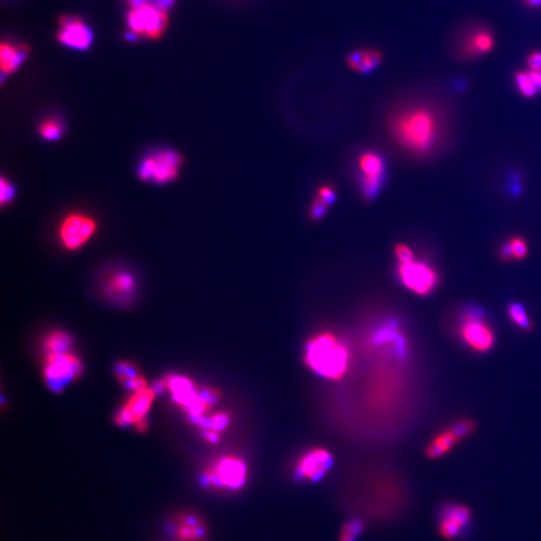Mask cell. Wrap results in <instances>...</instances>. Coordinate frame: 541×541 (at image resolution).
Wrapping results in <instances>:
<instances>
[{
    "mask_svg": "<svg viewBox=\"0 0 541 541\" xmlns=\"http://www.w3.org/2000/svg\"><path fill=\"white\" fill-rule=\"evenodd\" d=\"M397 275L405 288L419 296L429 295L439 282L436 271L421 260L399 263Z\"/></svg>",
    "mask_w": 541,
    "mask_h": 541,
    "instance_id": "7",
    "label": "cell"
},
{
    "mask_svg": "<svg viewBox=\"0 0 541 541\" xmlns=\"http://www.w3.org/2000/svg\"><path fill=\"white\" fill-rule=\"evenodd\" d=\"M318 198L330 205L336 199V191L333 187L325 184V186L320 187L319 191H318Z\"/></svg>",
    "mask_w": 541,
    "mask_h": 541,
    "instance_id": "34",
    "label": "cell"
},
{
    "mask_svg": "<svg viewBox=\"0 0 541 541\" xmlns=\"http://www.w3.org/2000/svg\"><path fill=\"white\" fill-rule=\"evenodd\" d=\"M95 229L97 225L91 218L73 213L66 218L60 226V242L68 250H77L93 237Z\"/></svg>",
    "mask_w": 541,
    "mask_h": 541,
    "instance_id": "12",
    "label": "cell"
},
{
    "mask_svg": "<svg viewBox=\"0 0 541 541\" xmlns=\"http://www.w3.org/2000/svg\"><path fill=\"white\" fill-rule=\"evenodd\" d=\"M169 533L173 541H206L209 529L206 521L198 513L180 512L169 523Z\"/></svg>",
    "mask_w": 541,
    "mask_h": 541,
    "instance_id": "11",
    "label": "cell"
},
{
    "mask_svg": "<svg viewBox=\"0 0 541 541\" xmlns=\"http://www.w3.org/2000/svg\"><path fill=\"white\" fill-rule=\"evenodd\" d=\"M394 253H395L396 258L399 260V263H408L414 260L413 251L406 245H397Z\"/></svg>",
    "mask_w": 541,
    "mask_h": 541,
    "instance_id": "32",
    "label": "cell"
},
{
    "mask_svg": "<svg viewBox=\"0 0 541 541\" xmlns=\"http://www.w3.org/2000/svg\"><path fill=\"white\" fill-rule=\"evenodd\" d=\"M471 509L462 503L447 502L440 507L437 513V531L447 540L465 538L473 522Z\"/></svg>",
    "mask_w": 541,
    "mask_h": 541,
    "instance_id": "5",
    "label": "cell"
},
{
    "mask_svg": "<svg viewBox=\"0 0 541 541\" xmlns=\"http://www.w3.org/2000/svg\"><path fill=\"white\" fill-rule=\"evenodd\" d=\"M527 4L532 8H536V6H541V0H525Z\"/></svg>",
    "mask_w": 541,
    "mask_h": 541,
    "instance_id": "42",
    "label": "cell"
},
{
    "mask_svg": "<svg viewBox=\"0 0 541 541\" xmlns=\"http://www.w3.org/2000/svg\"><path fill=\"white\" fill-rule=\"evenodd\" d=\"M167 386L173 394L182 393L193 389V384L188 378L180 377V376H170L166 379Z\"/></svg>",
    "mask_w": 541,
    "mask_h": 541,
    "instance_id": "26",
    "label": "cell"
},
{
    "mask_svg": "<svg viewBox=\"0 0 541 541\" xmlns=\"http://www.w3.org/2000/svg\"><path fill=\"white\" fill-rule=\"evenodd\" d=\"M59 24V39L61 44L75 50H84L90 48L93 33L82 20L75 17H62Z\"/></svg>",
    "mask_w": 541,
    "mask_h": 541,
    "instance_id": "14",
    "label": "cell"
},
{
    "mask_svg": "<svg viewBox=\"0 0 541 541\" xmlns=\"http://www.w3.org/2000/svg\"><path fill=\"white\" fill-rule=\"evenodd\" d=\"M515 82L523 97H532L538 93V88L532 82L529 71L521 70L515 73Z\"/></svg>",
    "mask_w": 541,
    "mask_h": 541,
    "instance_id": "24",
    "label": "cell"
},
{
    "mask_svg": "<svg viewBox=\"0 0 541 541\" xmlns=\"http://www.w3.org/2000/svg\"><path fill=\"white\" fill-rule=\"evenodd\" d=\"M40 135L46 140H59L62 133L61 124L57 120H48L40 126Z\"/></svg>",
    "mask_w": 541,
    "mask_h": 541,
    "instance_id": "25",
    "label": "cell"
},
{
    "mask_svg": "<svg viewBox=\"0 0 541 541\" xmlns=\"http://www.w3.org/2000/svg\"><path fill=\"white\" fill-rule=\"evenodd\" d=\"M526 64L529 66V70H541V51H531L527 55Z\"/></svg>",
    "mask_w": 541,
    "mask_h": 541,
    "instance_id": "35",
    "label": "cell"
},
{
    "mask_svg": "<svg viewBox=\"0 0 541 541\" xmlns=\"http://www.w3.org/2000/svg\"><path fill=\"white\" fill-rule=\"evenodd\" d=\"M391 129L401 146L413 153H425L437 139L438 120L430 108L414 106L396 113Z\"/></svg>",
    "mask_w": 541,
    "mask_h": 541,
    "instance_id": "1",
    "label": "cell"
},
{
    "mask_svg": "<svg viewBox=\"0 0 541 541\" xmlns=\"http://www.w3.org/2000/svg\"><path fill=\"white\" fill-rule=\"evenodd\" d=\"M46 363L48 365L44 370L46 384L55 393L61 392L64 385L79 377L82 373V363L70 353L64 355L48 354Z\"/></svg>",
    "mask_w": 541,
    "mask_h": 541,
    "instance_id": "8",
    "label": "cell"
},
{
    "mask_svg": "<svg viewBox=\"0 0 541 541\" xmlns=\"http://www.w3.org/2000/svg\"><path fill=\"white\" fill-rule=\"evenodd\" d=\"M247 478L248 467L246 463L236 456H226L209 467L200 480L205 487L235 491L244 486Z\"/></svg>",
    "mask_w": 541,
    "mask_h": 541,
    "instance_id": "4",
    "label": "cell"
},
{
    "mask_svg": "<svg viewBox=\"0 0 541 541\" xmlns=\"http://www.w3.org/2000/svg\"><path fill=\"white\" fill-rule=\"evenodd\" d=\"M129 4L133 10L142 8L144 4L148 3V0H128Z\"/></svg>",
    "mask_w": 541,
    "mask_h": 541,
    "instance_id": "41",
    "label": "cell"
},
{
    "mask_svg": "<svg viewBox=\"0 0 541 541\" xmlns=\"http://www.w3.org/2000/svg\"><path fill=\"white\" fill-rule=\"evenodd\" d=\"M28 55V48L23 44L15 46L10 42H3L0 46V62L2 75L15 73L24 61Z\"/></svg>",
    "mask_w": 541,
    "mask_h": 541,
    "instance_id": "18",
    "label": "cell"
},
{
    "mask_svg": "<svg viewBox=\"0 0 541 541\" xmlns=\"http://www.w3.org/2000/svg\"><path fill=\"white\" fill-rule=\"evenodd\" d=\"M305 362L321 377L338 380L348 369V349L337 336L321 333L307 344Z\"/></svg>",
    "mask_w": 541,
    "mask_h": 541,
    "instance_id": "2",
    "label": "cell"
},
{
    "mask_svg": "<svg viewBox=\"0 0 541 541\" xmlns=\"http://www.w3.org/2000/svg\"><path fill=\"white\" fill-rule=\"evenodd\" d=\"M460 48L461 53L465 57L488 55L495 48V37L491 30L478 28L463 39Z\"/></svg>",
    "mask_w": 541,
    "mask_h": 541,
    "instance_id": "16",
    "label": "cell"
},
{
    "mask_svg": "<svg viewBox=\"0 0 541 541\" xmlns=\"http://www.w3.org/2000/svg\"><path fill=\"white\" fill-rule=\"evenodd\" d=\"M459 441V438L451 430L450 427H448L434 436L430 444L427 446L426 455L432 459L442 457L446 455Z\"/></svg>",
    "mask_w": 541,
    "mask_h": 541,
    "instance_id": "19",
    "label": "cell"
},
{
    "mask_svg": "<svg viewBox=\"0 0 541 541\" xmlns=\"http://www.w3.org/2000/svg\"><path fill=\"white\" fill-rule=\"evenodd\" d=\"M175 0H150L149 3L164 11H168L175 3Z\"/></svg>",
    "mask_w": 541,
    "mask_h": 541,
    "instance_id": "36",
    "label": "cell"
},
{
    "mask_svg": "<svg viewBox=\"0 0 541 541\" xmlns=\"http://www.w3.org/2000/svg\"><path fill=\"white\" fill-rule=\"evenodd\" d=\"M511 248L512 258L523 259L527 255V245L520 238H514L509 243Z\"/></svg>",
    "mask_w": 541,
    "mask_h": 541,
    "instance_id": "28",
    "label": "cell"
},
{
    "mask_svg": "<svg viewBox=\"0 0 541 541\" xmlns=\"http://www.w3.org/2000/svg\"><path fill=\"white\" fill-rule=\"evenodd\" d=\"M360 191L366 200L375 199L385 180V162L379 153L366 151L358 160Z\"/></svg>",
    "mask_w": 541,
    "mask_h": 541,
    "instance_id": "9",
    "label": "cell"
},
{
    "mask_svg": "<svg viewBox=\"0 0 541 541\" xmlns=\"http://www.w3.org/2000/svg\"><path fill=\"white\" fill-rule=\"evenodd\" d=\"M529 71V75H531L532 82L535 84L538 91H541V70H531Z\"/></svg>",
    "mask_w": 541,
    "mask_h": 541,
    "instance_id": "38",
    "label": "cell"
},
{
    "mask_svg": "<svg viewBox=\"0 0 541 541\" xmlns=\"http://www.w3.org/2000/svg\"><path fill=\"white\" fill-rule=\"evenodd\" d=\"M507 312H509V319L518 328L525 331L532 329L531 321L527 315V312L520 303H512L507 308Z\"/></svg>",
    "mask_w": 541,
    "mask_h": 541,
    "instance_id": "23",
    "label": "cell"
},
{
    "mask_svg": "<svg viewBox=\"0 0 541 541\" xmlns=\"http://www.w3.org/2000/svg\"><path fill=\"white\" fill-rule=\"evenodd\" d=\"M333 458L330 452L323 448H314L303 454L295 466L296 480L317 482L330 471Z\"/></svg>",
    "mask_w": 541,
    "mask_h": 541,
    "instance_id": "13",
    "label": "cell"
},
{
    "mask_svg": "<svg viewBox=\"0 0 541 541\" xmlns=\"http://www.w3.org/2000/svg\"><path fill=\"white\" fill-rule=\"evenodd\" d=\"M329 205L321 200L320 198H316L313 200L310 207V217L313 220H321L327 213Z\"/></svg>",
    "mask_w": 541,
    "mask_h": 541,
    "instance_id": "29",
    "label": "cell"
},
{
    "mask_svg": "<svg viewBox=\"0 0 541 541\" xmlns=\"http://www.w3.org/2000/svg\"><path fill=\"white\" fill-rule=\"evenodd\" d=\"M71 345H73V340L64 332H53L44 341V347L48 354H57V355L68 354Z\"/></svg>",
    "mask_w": 541,
    "mask_h": 541,
    "instance_id": "20",
    "label": "cell"
},
{
    "mask_svg": "<svg viewBox=\"0 0 541 541\" xmlns=\"http://www.w3.org/2000/svg\"><path fill=\"white\" fill-rule=\"evenodd\" d=\"M230 423V417L226 413H218L211 417V429L217 432L224 430Z\"/></svg>",
    "mask_w": 541,
    "mask_h": 541,
    "instance_id": "31",
    "label": "cell"
},
{
    "mask_svg": "<svg viewBox=\"0 0 541 541\" xmlns=\"http://www.w3.org/2000/svg\"><path fill=\"white\" fill-rule=\"evenodd\" d=\"M449 427H450L451 430L455 433V435L457 436L461 441L464 439V438H466L469 434H471L472 432H473L474 428H475V424H474L473 421L463 419L456 421L455 423H453V424L450 425Z\"/></svg>",
    "mask_w": 541,
    "mask_h": 541,
    "instance_id": "27",
    "label": "cell"
},
{
    "mask_svg": "<svg viewBox=\"0 0 541 541\" xmlns=\"http://www.w3.org/2000/svg\"><path fill=\"white\" fill-rule=\"evenodd\" d=\"M135 287V279L126 272L115 274L108 284V290L115 294H128Z\"/></svg>",
    "mask_w": 541,
    "mask_h": 541,
    "instance_id": "22",
    "label": "cell"
},
{
    "mask_svg": "<svg viewBox=\"0 0 541 541\" xmlns=\"http://www.w3.org/2000/svg\"><path fill=\"white\" fill-rule=\"evenodd\" d=\"M131 31L137 35H146L149 39H159L168 26L167 11L146 3L137 10H131L128 15Z\"/></svg>",
    "mask_w": 541,
    "mask_h": 541,
    "instance_id": "10",
    "label": "cell"
},
{
    "mask_svg": "<svg viewBox=\"0 0 541 541\" xmlns=\"http://www.w3.org/2000/svg\"><path fill=\"white\" fill-rule=\"evenodd\" d=\"M120 381H122V384H124L126 388L130 389V390L140 392L146 388V381H144V378L140 377V376L137 378L126 377Z\"/></svg>",
    "mask_w": 541,
    "mask_h": 541,
    "instance_id": "33",
    "label": "cell"
},
{
    "mask_svg": "<svg viewBox=\"0 0 541 541\" xmlns=\"http://www.w3.org/2000/svg\"><path fill=\"white\" fill-rule=\"evenodd\" d=\"M128 364L129 363L120 362L117 363V365H115V374H117V377H119L120 380L124 379V378L126 377V369H128Z\"/></svg>",
    "mask_w": 541,
    "mask_h": 541,
    "instance_id": "37",
    "label": "cell"
},
{
    "mask_svg": "<svg viewBox=\"0 0 541 541\" xmlns=\"http://www.w3.org/2000/svg\"><path fill=\"white\" fill-rule=\"evenodd\" d=\"M0 188H1V193H0V202H1L2 206L8 204L15 197V188L12 184H10L8 180L1 178V182H0Z\"/></svg>",
    "mask_w": 541,
    "mask_h": 541,
    "instance_id": "30",
    "label": "cell"
},
{
    "mask_svg": "<svg viewBox=\"0 0 541 541\" xmlns=\"http://www.w3.org/2000/svg\"><path fill=\"white\" fill-rule=\"evenodd\" d=\"M139 373H137V368L133 366V364H128V369H126V378H137L139 377ZM124 377V378H126Z\"/></svg>",
    "mask_w": 541,
    "mask_h": 541,
    "instance_id": "40",
    "label": "cell"
},
{
    "mask_svg": "<svg viewBox=\"0 0 541 541\" xmlns=\"http://www.w3.org/2000/svg\"><path fill=\"white\" fill-rule=\"evenodd\" d=\"M182 159L175 151H160L153 153L140 162L139 177L144 182L168 184L178 177Z\"/></svg>",
    "mask_w": 541,
    "mask_h": 541,
    "instance_id": "6",
    "label": "cell"
},
{
    "mask_svg": "<svg viewBox=\"0 0 541 541\" xmlns=\"http://www.w3.org/2000/svg\"><path fill=\"white\" fill-rule=\"evenodd\" d=\"M155 395L153 389L146 388L144 390L135 392V395L131 398L128 404L120 410L119 415L117 416V424L124 426V425L135 423L142 419L150 409Z\"/></svg>",
    "mask_w": 541,
    "mask_h": 541,
    "instance_id": "15",
    "label": "cell"
},
{
    "mask_svg": "<svg viewBox=\"0 0 541 541\" xmlns=\"http://www.w3.org/2000/svg\"><path fill=\"white\" fill-rule=\"evenodd\" d=\"M456 331L464 345L477 353H486L495 345V332L480 307H465L458 317Z\"/></svg>",
    "mask_w": 541,
    "mask_h": 541,
    "instance_id": "3",
    "label": "cell"
},
{
    "mask_svg": "<svg viewBox=\"0 0 541 541\" xmlns=\"http://www.w3.org/2000/svg\"><path fill=\"white\" fill-rule=\"evenodd\" d=\"M384 55L377 48H358L346 57V64L355 73L367 75L382 64Z\"/></svg>",
    "mask_w": 541,
    "mask_h": 541,
    "instance_id": "17",
    "label": "cell"
},
{
    "mask_svg": "<svg viewBox=\"0 0 541 541\" xmlns=\"http://www.w3.org/2000/svg\"><path fill=\"white\" fill-rule=\"evenodd\" d=\"M168 388L167 386L166 380L157 381L155 384L153 385V390L155 392V395H160V394L164 393V391Z\"/></svg>",
    "mask_w": 541,
    "mask_h": 541,
    "instance_id": "39",
    "label": "cell"
},
{
    "mask_svg": "<svg viewBox=\"0 0 541 541\" xmlns=\"http://www.w3.org/2000/svg\"><path fill=\"white\" fill-rule=\"evenodd\" d=\"M365 531V521L360 518H352L343 524L339 541H358Z\"/></svg>",
    "mask_w": 541,
    "mask_h": 541,
    "instance_id": "21",
    "label": "cell"
}]
</instances>
